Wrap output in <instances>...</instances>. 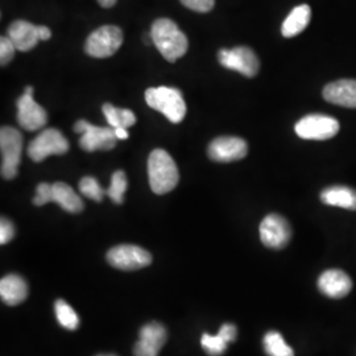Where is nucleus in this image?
<instances>
[{"mask_svg": "<svg viewBox=\"0 0 356 356\" xmlns=\"http://www.w3.org/2000/svg\"><path fill=\"white\" fill-rule=\"evenodd\" d=\"M123 44V32L119 26H103L90 33L85 44V51L90 57H111Z\"/></svg>", "mask_w": 356, "mask_h": 356, "instance_id": "6", "label": "nucleus"}, {"mask_svg": "<svg viewBox=\"0 0 356 356\" xmlns=\"http://www.w3.org/2000/svg\"><path fill=\"white\" fill-rule=\"evenodd\" d=\"M312 19V10L307 4H301L293 8L281 26V33L286 38H294L302 31H305Z\"/></svg>", "mask_w": 356, "mask_h": 356, "instance_id": "19", "label": "nucleus"}, {"mask_svg": "<svg viewBox=\"0 0 356 356\" xmlns=\"http://www.w3.org/2000/svg\"><path fill=\"white\" fill-rule=\"evenodd\" d=\"M263 343L268 356H294L292 347L285 342L279 331L267 332Z\"/></svg>", "mask_w": 356, "mask_h": 356, "instance_id": "23", "label": "nucleus"}, {"mask_svg": "<svg viewBox=\"0 0 356 356\" xmlns=\"http://www.w3.org/2000/svg\"><path fill=\"white\" fill-rule=\"evenodd\" d=\"M166 342V329L159 322H151L140 329V339L134 347L135 356H159Z\"/></svg>", "mask_w": 356, "mask_h": 356, "instance_id": "14", "label": "nucleus"}, {"mask_svg": "<svg viewBox=\"0 0 356 356\" xmlns=\"http://www.w3.org/2000/svg\"><path fill=\"white\" fill-rule=\"evenodd\" d=\"M114 131L118 140H126V139H128V136H129L126 128H114Z\"/></svg>", "mask_w": 356, "mask_h": 356, "instance_id": "34", "label": "nucleus"}, {"mask_svg": "<svg viewBox=\"0 0 356 356\" xmlns=\"http://www.w3.org/2000/svg\"><path fill=\"white\" fill-rule=\"evenodd\" d=\"M8 38H11L16 49L20 51H32L41 40L38 26L26 20L13 22L8 26Z\"/></svg>", "mask_w": 356, "mask_h": 356, "instance_id": "17", "label": "nucleus"}, {"mask_svg": "<svg viewBox=\"0 0 356 356\" xmlns=\"http://www.w3.org/2000/svg\"><path fill=\"white\" fill-rule=\"evenodd\" d=\"M145 102L153 110L165 115L170 123L178 124L186 116V103L184 95L176 88H149L145 91Z\"/></svg>", "mask_w": 356, "mask_h": 356, "instance_id": "3", "label": "nucleus"}, {"mask_svg": "<svg viewBox=\"0 0 356 356\" xmlns=\"http://www.w3.org/2000/svg\"><path fill=\"white\" fill-rule=\"evenodd\" d=\"M97 356H116V355H97Z\"/></svg>", "mask_w": 356, "mask_h": 356, "instance_id": "36", "label": "nucleus"}, {"mask_svg": "<svg viewBox=\"0 0 356 356\" xmlns=\"http://www.w3.org/2000/svg\"><path fill=\"white\" fill-rule=\"evenodd\" d=\"M0 297L7 305L16 306L28 297V284L19 275H7L0 281Z\"/></svg>", "mask_w": 356, "mask_h": 356, "instance_id": "18", "label": "nucleus"}, {"mask_svg": "<svg viewBox=\"0 0 356 356\" xmlns=\"http://www.w3.org/2000/svg\"><path fill=\"white\" fill-rule=\"evenodd\" d=\"M218 61L229 70L239 72L245 76H256L260 69V61L251 48L236 47L232 49H220L218 51Z\"/></svg>", "mask_w": 356, "mask_h": 356, "instance_id": "10", "label": "nucleus"}, {"mask_svg": "<svg viewBox=\"0 0 356 356\" xmlns=\"http://www.w3.org/2000/svg\"><path fill=\"white\" fill-rule=\"evenodd\" d=\"M118 0H98V3L101 4V7L103 8H111L116 4Z\"/></svg>", "mask_w": 356, "mask_h": 356, "instance_id": "35", "label": "nucleus"}, {"mask_svg": "<svg viewBox=\"0 0 356 356\" xmlns=\"http://www.w3.org/2000/svg\"><path fill=\"white\" fill-rule=\"evenodd\" d=\"M79 191L82 195L86 198H90L95 202H102L104 195L107 194V191H104L97 178L83 177L79 181Z\"/></svg>", "mask_w": 356, "mask_h": 356, "instance_id": "27", "label": "nucleus"}, {"mask_svg": "<svg viewBox=\"0 0 356 356\" xmlns=\"http://www.w3.org/2000/svg\"><path fill=\"white\" fill-rule=\"evenodd\" d=\"M248 153L247 141L235 136H220L210 143L207 156L216 163H232L242 160Z\"/></svg>", "mask_w": 356, "mask_h": 356, "instance_id": "13", "label": "nucleus"}, {"mask_svg": "<svg viewBox=\"0 0 356 356\" xmlns=\"http://www.w3.org/2000/svg\"><path fill=\"white\" fill-rule=\"evenodd\" d=\"M15 226L13 222L7 218H1L0 220V244H7L11 242L15 236Z\"/></svg>", "mask_w": 356, "mask_h": 356, "instance_id": "31", "label": "nucleus"}, {"mask_svg": "<svg viewBox=\"0 0 356 356\" xmlns=\"http://www.w3.org/2000/svg\"><path fill=\"white\" fill-rule=\"evenodd\" d=\"M0 151H1V177L13 179L17 176V168L22 161L23 135L16 128L1 127Z\"/></svg>", "mask_w": 356, "mask_h": 356, "instance_id": "4", "label": "nucleus"}, {"mask_svg": "<svg viewBox=\"0 0 356 356\" xmlns=\"http://www.w3.org/2000/svg\"><path fill=\"white\" fill-rule=\"evenodd\" d=\"M107 261L116 269L132 272L148 267L152 263V254L138 245L122 244L107 252Z\"/></svg>", "mask_w": 356, "mask_h": 356, "instance_id": "9", "label": "nucleus"}, {"mask_svg": "<svg viewBox=\"0 0 356 356\" xmlns=\"http://www.w3.org/2000/svg\"><path fill=\"white\" fill-rule=\"evenodd\" d=\"M49 202H53V185L42 182L36 188V197L33 198V204L44 206Z\"/></svg>", "mask_w": 356, "mask_h": 356, "instance_id": "29", "label": "nucleus"}, {"mask_svg": "<svg viewBox=\"0 0 356 356\" xmlns=\"http://www.w3.org/2000/svg\"><path fill=\"white\" fill-rule=\"evenodd\" d=\"M127 186L126 173L123 170H116L111 178V185L107 189V195L114 204H122L124 202V193L127 191Z\"/></svg>", "mask_w": 356, "mask_h": 356, "instance_id": "25", "label": "nucleus"}, {"mask_svg": "<svg viewBox=\"0 0 356 356\" xmlns=\"http://www.w3.org/2000/svg\"><path fill=\"white\" fill-rule=\"evenodd\" d=\"M56 318L66 330H76L79 326V317L74 309L64 300H57L54 304Z\"/></svg>", "mask_w": 356, "mask_h": 356, "instance_id": "24", "label": "nucleus"}, {"mask_svg": "<svg viewBox=\"0 0 356 356\" xmlns=\"http://www.w3.org/2000/svg\"><path fill=\"white\" fill-rule=\"evenodd\" d=\"M17 122L26 131H38L48 122L47 111L33 99V88L28 86L17 99Z\"/></svg>", "mask_w": 356, "mask_h": 356, "instance_id": "12", "label": "nucleus"}, {"mask_svg": "<svg viewBox=\"0 0 356 356\" xmlns=\"http://www.w3.org/2000/svg\"><path fill=\"white\" fill-rule=\"evenodd\" d=\"M323 98L329 103L347 108H356V79H339L323 89Z\"/></svg>", "mask_w": 356, "mask_h": 356, "instance_id": "16", "label": "nucleus"}, {"mask_svg": "<svg viewBox=\"0 0 356 356\" xmlns=\"http://www.w3.org/2000/svg\"><path fill=\"white\" fill-rule=\"evenodd\" d=\"M353 281L339 269L325 270L318 279V289L330 298H342L351 292Z\"/></svg>", "mask_w": 356, "mask_h": 356, "instance_id": "15", "label": "nucleus"}, {"mask_svg": "<svg viewBox=\"0 0 356 356\" xmlns=\"http://www.w3.org/2000/svg\"><path fill=\"white\" fill-rule=\"evenodd\" d=\"M219 334L229 343V342H234V341H235L236 334H238V329H236L235 325H232V323H225V325L220 327Z\"/></svg>", "mask_w": 356, "mask_h": 356, "instance_id": "32", "label": "nucleus"}, {"mask_svg": "<svg viewBox=\"0 0 356 356\" xmlns=\"http://www.w3.org/2000/svg\"><path fill=\"white\" fill-rule=\"evenodd\" d=\"M294 129L305 140H329L339 132V123L326 115H307L297 122Z\"/></svg>", "mask_w": 356, "mask_h": 356, "instance_id": "8", "label": "nucleus"}, {"mask_svg": "<svg viewBox=\"0 0 356 356\" xmlns=\"http://www.w3.org/2000/svg\"><path fill=\"white\" fill-rule=\"evenodd\" d=\"M69 141L61 131L56 128H48L40 132L38 138L29 143L28 156L32 161L41 163L49 156H61L69 151Z\"/></svg>", "mask_w": 356, "mask_h": 356, "instance_id": "5", "label": "nucleus"}, {"mask_svg": "<svg viewBox=\"0 0 356 356\" xmlns=\"http://www.w3.org/2000/svg\"><path fill=\"white\" fill-rule=\"evenodd\" d=\"M181 3L195 13H209L214 8L216 0H181Z\"/></svg>", "mask_w": 356, "mask_h": 356, "instance_id": "30", "label": "nucleus"}, {"mask_svg": "<svg viewBox=\"0 0 356 356\" xmlns=\"http://www.w3.org/2000/svg\"><path fill=\"white\" fill-rule=\"evenodd\" d=\"M102 110L110 127L127 129V128L135 126V123H136V116L127 108H118L111 103H104Z\"/></svg>", "mask_w": 356, "mask_h": 356, "instance_id": "22", "label": "nucleus"}, {"mask_svg": "<svg viewBox=\"0 0 356 356\" xmlns=\"http://www.w3.org/2000/svg\"><path fill=\"white\" fill-rule=\"evenodd\" d=\"M201 344L206 354L210 356H220L227 350L229 342L218 332L216 335L204 334L201 338Z\"/></svg>", "mask_w": 356, "mask_h": 356, "instance_id": "26", "label": "nucleus"}, {"mask_svg": "<svg viewBox=\"0 0 356 356\" xmlns=\"http://www.w3.org/2000/svg\"><path fill=\"white\" fill-rule=\"evenodd\" d=\"M321 201L329 206L356 210V191L347 186H330L321 193Z\"/></svg>", "mask_w": 356, "mask_h": 356, "instance_id": "20", "label": "nucleus"}, {"mask_svg": "<svg viewBox=\"0 0 356 356\" xmlns=\"http://www.w3.org/2000/svg\"><path fill=\"white\" fill-rule=\"evenodd\" d=\"M148 177L153 193L163 195L173 191L179 181L176 161L164 149H154L148 159Z\"/></svg>", "mask_w": 356, "mask_h": 356, "instance_id": "2", "label": "nucleus"}, {"mask_svg": "<svg viewBox=\"0 0 356 356\" xmlns=\"http://www.w3.org/2000/svg\"><path fill=\"white\" fill-rule=\"evenodd\" d=\"M74 132L82 134L79 147L86 152L110 151L115 148L118 138L113 127H98L86 120H78L74 124Z\"/></svg>", "mask_w": 356, "mask_h": 356, "instance_id": "7", "label": "nucleus"}, {"mask_svg": "<svg viewBox=\"0 0 356 356\" xmlns=\"http://www.w3.org/2000/svg\"><path fill=\"white\" fill-rule=\"evenodd\" d=\"M260 239L272 250H282L292 238V229L288 220L279 214H269L260 225Z\"/></svg>", "mask_w": 356, "mask_h": 356, "instance_id": "11", "label": "nucleus"}, {"mask_svg": "<svg viewBox=\"0 0 356 356\" xmlns=\"http://www.w3.org/2000/svg\"><path fill=\"white\" fill-rule=\"evenodd\" d=\"M53 202L60 204L67 213H81L85 207L82 198L65 182L53 184Z\"/></svg>", "mask_w": 356, "mask_h": 356, "instance_id": "21", "label": "nucleus"}, {"mask_svg": "<svg viewBox=\"0 0 356 356\" xmlns=\"http://www.w3.org/2000/svg\"><path fill=\"white\" fill-rule=\"evenodd\" d=\"M16 51L17 49L13 45L11 38H8V36L7 38L3 36V38H0V64H1V66H6V65L11 63V60H13L15 51Z\"/></svg>", "mask_w": 356, "mask_h": 356, "instance_id": "28", "label": "nucleus"}, {"mask_svg": "<svg viewBox=\"0 0 356 356\" xmlns=\"http://www.w3.org/2000/svg\"><path fill=\"white\" fill-rule=\"evenodd\" d=\"M151 38L157 51L169 63H176L189 48L186 35L170 19H157L151 28Z\"/></svg>", "mask_w": 356, "mask_h": 356, "instance_id": "1", "label": "nucleus"}, {"mask_svg": "<svg viewBox=\"0 0 356 356\" xmlns=\"http://www.w3.org/2000/svg\"><path fill=\"white\" fill-rule=\"evenodd\" d=\"M38 31H40V38L42 41H47V40H49L51 38V29L48 26H38Z\"/></svg>", "mask_w": 356, "mask_h": 356, "instance_id": "33", "label": "nucleus"}]
</instances>
